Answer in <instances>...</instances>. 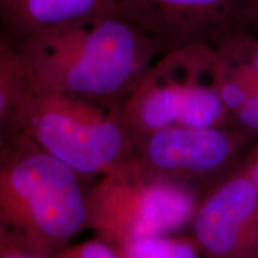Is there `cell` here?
Wrapping results in <instances>:
<instances>
[{
	"instance_id": "1",
	"label": "cell",
	"mask_w": 258,
	"mask_h": 258,
	"mask_svg": "<svg viewBox=\"0 0 258 258\" xmlns=\"http://www.w3.org/2000/svg\"><path fill=\"white\" fill-rule=\"evenodd\" d=\"M14 46L27 77L38 85L118 104L166 51L120 12L55 25Z\"/></svg>"
},
{
	"instance_id": "2",
	"label": "cell",
	"mask_w": 258,
	"mask_h": 258,
	"mask_svg": "<svg viewBox=\"0 0 258 258\" xmlns=\"http://www.w3.org/2000/svg\"><path fill=\"white\" fill-rule=\"evenodd\" d=\"M88 190L22 131L0 145V258H54L88 228Z\"/></svg>"
},
{
	"instance_id": "3",
	"label": "cell",
	"mask_w": 258,
	"mask_h": 258,
	"mask_svg": "<svg viewBox=\"0 0 258 258\" xmlns=\"http://www.w3.org/2000/svg\"><path fill=\"white\" fill-rule=\"evenodd\" d=\"M17 123L90 185L131 160L133 132L122 104L93 102L38 85L25 74Z\"/></svg>"
},
{
	"instance_id": "4",
	"label": "cell",
	"mask_w": 258,
	"mask_h": 258,
	"mask_svg": "<svg viewBox=\"0 0 258 258\" xmlns=\"http://www.w3.org/2000/svg\"><path fill=\"white\" fill-rule=\"evenodd\" d=\"M122 111L133 134L234 122L219 95L217 53L208 44L161 54L122 102Z\"/></svg>"
},
{
	"instance_id": "5",
	"label": "cell",
	"mask_w": 258,
	"mask_h": 258,
	"mask_svg": "<svg viewBox=\"0 0 258 258\" xmlns=\"http://www.w3.org/2000/svg\"><path fill=\"white\" fill-rule=\"evenodd\" d=\"M205 194L153 178L127 163L88 190V228L118 250L153 235L189 231Z\"/></svg>"
},
{
	"instance_id": "6",
	"label": "cell",
	"mask_w": 258,
	"mask_h": 258,
	"mask_svg": "<svg viewBox=\"0 0 258 258\" xmlns=\"http://www.w3.org/2000/svg\"><path fill=\"white\" fill-rule=\"evenodd\" d=\"M256 139L234 122L133 134L132 166L206 195L246 156Z\"/></svg>"
},
{
	"instance_id": "7",
	"label": "cell",
	"mask_w": 258,
	"mask_h": 258,
	"mask_svg": "<svg viewBox=\"0 0 258 258\" xmlns=\"http://www.w3.org/2000/svg\"><path fill=\"white\" fill-rule=\"evenodd\" d=\"M189 233L201 257L258 258V186L244 158L203 196Z\"/></svg>"
},
{
	"instance_id": "8",
	"label": "cell",
	"mask_w": 258,
	"mask_h": 258,
	"mask_svg": "<svg viewBox=\"0 0 258 258\" xmlns=\"http://www.w3.org/2000/svg\"><path fill=\"white\" fill-rule=\"evenodd\" d=\"M117 11L165 48L217 46L241 24L249 0H115Z\"/></svg>"
},
{
	"instance_id": "9",
	"label": "cell",
	"mask_w": 258,
	"mask_h": 258,
	"mask_svg": "<svg viewBox=\"0 0 258 258\" xmlns=\"http://www.w3.org/2000/svg\"><path fill=\"white\" fill-rule=\"evenodd\" d=\"M117 11L115 0H0V31L11 43L32 34Z\"/></svg>"
},
{
	"instance_id": "10",
	"label": "cell",
	"mask_w": 258,
	"mask_h": 258,
	"mask_svg": "<svg viewBox=\"0 0 258 258\" xmlns=\"http://www.w3.org/2000/svg\"><path fill=\"white\" fill-rule=\"evenodd\" d=\"M201 251L188 233L153 235L125 245L121 258H198Z\"/></svg>"
},
{
	"instance_id": "11",
	"label": "cell",
	"mask_w": 258,
	"mask_h": 258,
	"mask_svg": "<svg viewBox=\"0 0 258 258\" xmlns=\"http://www.w3.org/2000/svg\"><path fill=\"white\" fill-rule=\"evenodd\" d=\"M244 29V40L251 62L258 77V36L247 29ZM234 123L243 128L250 135L258 140V88L256 92L250 97L243 108L237 112L233 118Z\"/></svg>"
},
{
	"instance_id": "12",
	"label": "cell",
	"mask_w": 258,
	"mask_h": 258,
	"mask_svg": "<svg viewBox=\"0 0 258 258\" xmlns=\"http://www.w3.org/2000/svg\"><path fill=\"white\" fill-rule=\"evenodd\" d=\"M54 258H121V252L114 244L101 237L69 244Z\"/></svg>"
},
{
	"instance_id": "13",
	"label": "cell",
	"mask_w": 258,
	"mask_h": 258,
	"mask_svg": "<svg viewBox=\"0 0 258 258\" xmlns=\"http://www.w3.org/2000/svg\"><path fill=\"white\" fill-rule=\"evenodd\" d=\"M240 27L247 29L258 36V0H250L247 3Z\"/></svg>"
},
{
	"instance_id": "14",
	"label": "cell",
	"mask_w": 258,
	"mask_h": 258,
	"mask_svg": "<svg viewBox=\"0 0 258 258\" xmlns=\"http://www.w3.org/2000/svg\"><path fill=\"white\" fill-rule=\"evenodd\" d=\"M244 163L258 186V140L254 141L249 152L244 157Z\"/></svg>"
},
{
	"instance_id": "15",
	"label": "cell",
	"mask_w": 258,
	"mask_h": 258,
	"mask_svg": "<svg viewBox=\"0 0 258 258\" xmlns=\"http://www.w3.org/2000/svg\"><path fill=\"white\" fill-rule=\"evenodd\" d=\"M4 38H6V37L4 36V34H3L2 31H0V41H2V40H4Z\"/></svg>"
},
{
	"instance_id": "16",
	"label": "cell",
	"mask_w": 258,
	"mask_h": 258,
	"mask_svg": "<svg viewBox=\"0 0 258 258\" xmlns=\"http://www.w3.org/2000/svg\"><path fill=\"white\" fill-rule=\"evenodd\" d=\"M249 2H250V0H249Z\"/></svg>"
}]
</instances>
